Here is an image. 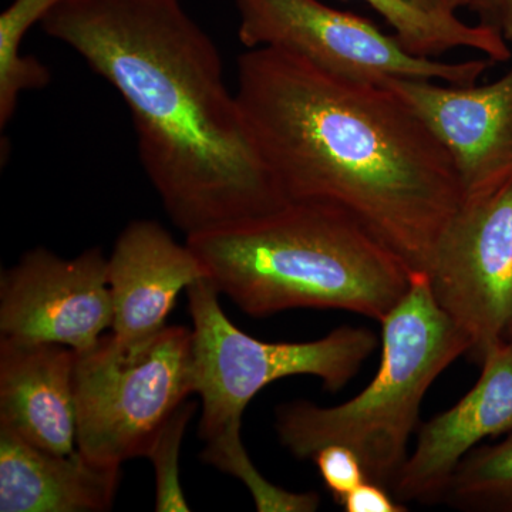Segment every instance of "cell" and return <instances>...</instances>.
<instances>
[{
    "instance_id": "cell-1",
    "label": "cell",
    "mask_w": 512,
    "mask_h": 512,
    "mask_svg": "<svg viewBox=\"0 0 512 512\" xmlns=\"http://www.w3.org/2000/svg\"><path fill=\"white\" fill-rule=\"evenodd\" d=\"M235 93L286 201L342 208L412 275L429 276L463 191L446 148L406 101L274 49L239 56Z\"/></svg>"
},
{
    "instance_id": "cell-2",
    "label": "cell",
    "mask_w": 512,
    "mask_h": 512,
    "mask_svg": "<svg viewBox=\"0 0 512 512\" xmlns=\"http://www.w3.org/2000/svg\"><path fill=\"white\" fill-rule=\"evenodd\" d=\"M40 26L120 94L141 165L185 237L289 202L225 82L214 40L183 0H64Z\"/></svg>"
},
{
    "instance_id": "cell-3",
    "label": "cell",
    "mask_w": 512,
    "mask_h": 512,
    "mask_svg": "<svg viewBox=\"0 0 512 512\" xmlns=\"http://www.w3.org/2000/svg\"><path fill=\"white\" fill-rule=\"evenodd\" d=\"M185 242L221 295L252 318L311 308L380 322L412 284L399 256L325 202L289 201Z\"/></svg>"
},
{
    "instance_id": "cell-4",
    "label": "cell",
    "mask_w": 512,
    "mask_h": 512,
    "mask_svg": "<svg viewBox=\"0 0 512 512\" xmlns=\"http://www.w3.org/2000/svg\"><path fill=\"white\" fill-rule=\"evenodd\" d=\"M382 357L372 382L353 399L333 407L308 400L279 404L275 430L298 460L326 446L355 451L367 480L389 488L409 457V441L431 384L458 357L466 336L434 301L426 275H412L402 301L382 320Z\"/></svg>"
},
{
    "instance_id": "cell-5",
    "label": "cell",
    "mask_w": 512,
    "mask_h": 512,
    "mask_svg": "<svg viewBox=\"0 0 512 512\" xmlns=\"http://www.w3.org/2000/svg\"><path fill=\"white\" fill-rule=\"evenodd\" d=\"M220 295L208 278L187 289L195 393L201 397L198 436L204 443L241 429L249 402L285 377L315 376L326 392H339L379 346L375 332L352 326H340L311 342H262L228 319Z\"/></svg>"
},
{
    "instance_id": "cell-6",
    "label": "cell",
    "mask_w": 512,
    "mask_h": 512,
    "mask_svg": "<svg viewBox=\"0 0 512 512\" xmlns=\"http://www.w3.org/2000/svg\"><path fill=\"white\" fill-rule=\"evenodd\" d=\"M192 393V330L165 326L133 346L101 336L92 348L76 352L77 450L106 466L147 457L164 424Z\"/></svg>"
},
{
    "instance_id": "cell-7",
    "label": "cell",
    "mask_w": 512,
    "mask_h": 512,
    "mask_svg": "<svg viewBox=\"0 0 512 512\" xmlns=\"http://www.w3.org/2000/svg\"><path fill=\"white\" fill-rule=\"evenodd\" d=\"M238 37L247 49H274L349 79L384 84L426 79L473 86L495 62H441L414 55L396 35L320 0H234Z\"/></svg>"
},
{
    "instance_id": "cell-8",
    "label": "cell",
    "mask_w": 512,
    "mask_h": 512,
    "mask_svg": "<svg viewBox=\"0 0 512 512\" xmlns=\"http://www.w3.org/2000/svg\"><path fill=\"white\" fill-rule=\"evenodd\" d=\"M434 301L481 365L512 329V180L466 201L441 238L429 276Z\"/></svg>"
},
{
    "instance_id": "cell-9",
    "label": "cell",
    "mask_w": 512,
    "mask_h": 512,
    "mask_svg": "<svg viewBox=\"0 0 512 512\" xmlns=\"http://www.w3.org/2000/svg\"><path fill=\"white\" fill-rule=\"evenodd\" d=\"M107 259L90 248L72 259L37 247L0 278V339L92 348L113 326Z\"/></svg>"
},
{
    "instance_id": "cell-10",
    "label": "cell",
    "mask_w": 512,
    "mask_h": 512,
    "mask_svg": "<svg viewBox=\"0 0 512 512\" xmlns=\"http://www.w3.org/2000/svg\"><path fill=\"white\" fill-rule=\"evenodd\" d=\"M453 161L463 202L478 200L512 180V64L493 83L453 86L426 79H392Z\"/></svg>"
},
{
    "instance_id": "cell-11",
    "label": "cell",
    "mask_w": 512,
    "mask_h": 512,
    "mask_svg": "<svg viewBox=\"0 0 512 512\" xmlns=\"http://www.w3.org/2000/svg\"><path fill=\"white\" fill-rule=\"evenodd\" d=\"M512 431V340L487 353L473 389L420 427L392 493L400 503H439L464 457L488 437Z\"/></svg>"
},
{
    "instance_id": "cell-12",
    "label": "cell",
    "mask_w": 512,
    "mask_h": 512,
    "mask_svg": "<svg viewBox=\"0 0 512 512\" xmlns=\"http://www.w3.org/2000/svg\"><path fill=\"white\" fill-rule=\"evenodd\" d=\"M113 338L133 346L167 326L178 295L208 278L190 245L178 244L157 221L137 220L121 231L107 259Z\"/></svg>"
},
{
    "instance_id": "cell-13",
    "label": "cell",
    "mask_w": 512,
    "mask_h": 512,
    "mask_svg": "<svg viewBox=\"0 0 512 512\" xmlns=\"http://www.w3.org/2000/svg\"><path fill=\"white\" fill-rule=\"evenodd\" d=\"M76 352L0 339V427L56 454L77 450Z\"/></svg>"
},
{
    "instance_id": "cell-14",
    "label": "cell",
    "mask_w": 512,
    "mask_h": 512,
    "mask_svg": "<svg viewBox=\"0 0 512 512\" xmlns=\"http://www.w3.org/2000/svg\"><path fill=\"white\" fill-rule=\"evenodd\" d=\"M121 467L79 450L56 454L0 427V511L103 512L113 507Z\"/></svg>"
},
{
    "instance_id": "cell-15",
    "label": "cell",
    "mask_w": 512,
    "mask_h": 512,
    "mask_svg": "<svg viewBox=\"0 0 512 512\" xmlns=\"http://www.w3.org/2000/svg\"><path fill=\"white\" fill-rule=\"evenodd\" d=\"M394 30L407 50L417 56L437 59L457 49L476 50L495 63L511 60L512 53L501 30L470 25L454 13L420 8L412 0H362Z\"/></svg>"
},
{
    "instance_id": "cell-16",
    "label": "cell",
    "mask_w": 512,
    "mask_h": 512,
    "mask_svg": "<svg viewBox=\"0 0 512 512\" xmlns=\"http://www.w3.org/2000/svg\"><path fill=\"white\" fill-rule=\"evenodd\" d=\"M64 0H13L0 15V127H8L20 96L50 82L49 69L36 57L23 55L29 30L42 25Z\"/></svg>"
},
{
    "instance_id": "cell-17",
    "label": "cell",
    "mask_w": 512,
    "mask_h": 512,
    "mask_svg": "<svg viewBox=\"0 0 512 512\" xmlns=\"http://www.w3.org/2000/svg\"><path fill=\"white\" fill-rule=\"evenodd\" d=\"M441 501L463 511L512 512V431L500 443L471 450Z\"/></svg>"
},
{
    "instance_id": "cell-18",
    "label": "cell",
    "mask_w": 512,
    "mask_h": 512,
    "mask_svg": "<svg viewBox=\"0 0 512 512\" xmlns=\"http://www.w3.org/2000/svg\"><path fill=\"white\" fill-rule=\"evenodd\" d=\"M201 460L241 480L259 512H313L319 508L318 493H289L259 473L242 443L241 429L227 430L205 441Z\"/></svg>"
},
{
    "instance_id": "cell-19",
    "label": "cell",
    "mask_w": 512,
    "mask_h": 512,
    "mask_svg": "<svg viewBox=\"0 0 512 512\" xmlns=\"http://www.w3.org/2000/svg\"><path fill=\"white\" fill-rule=\"evenodd\" d=\"M197 412V404L185 402L175 410L163 429L157 434L147 458L156 473V511H191L180 481V451L188 423Z\"/></svg>"
},
{
    "instance_id": "cell-20",
    "label": "cell",
    "mask_w": 512,
    "mask_h": 512,
    "mask_svg": "<svg viewBox=\"0 0 512 512\" xmlns=\"http://www.w3.org/2000/svg\"><path fill=\"white\" fill-rule=\"evenodd\" d=\"M323 483L339 505L356 487L367 480L362 461L355 451L339 444L320 448L312 457Z\"/></svg>"
},
{
    "instance_id": "cell-21",
    "label": "cell",
    "mask_w": 512,
    "mask_h": 512,
    "mask_svg": "<svg viewBox=\"0 0 512 512\" xmlns=\"http://www.w3.org/2000/svg\"><path fill=\"white\" fill-rule=\"evenodd\" d=\"M346 512H404L406 505L394 497L389 488L366 480L342 501Z\"/></svg>"
},
{
    "instance_id": "cell-22",
    "label": "cell",
    "mask_w": 512,
    "mask_h": 512,
    "mask_svg": "<svg viewBox=\"0 0 512 512\" xmlns=\"http://www.w3.org/2000/svg\"><path fill=\"white\" fill-rule=\"evenodd\" d=\"M503 5L504 0H471L470 10L476 13L478 22L498 29Z\"/></svg>"
},
{
    "instance_id": "cell-23",
    "label": "cell",
    "mask_w": 512,
    "mask_h": 512,
    "mask_svg": "<svg viewBox=\"0 0 512 512\" xmlns=\"http://www.w3.org/2000/svg\"><path fill=\"white\" fill-rule=\"evenodd\" d=\"M420 8L458 15L461 9H470L471 0H412Z\"/></svg>"
},
{
    "instance_id": "cell-24",
    "label": "cell",
    "mask_w": 512,
    "mask_h": 512,
    "mask_svg": "<svg viewBox=\"0 0 512 512\" xmlns=\"http://www.w3.org/2000/svg\"><path fill=\"white\" fill-rule=\"evenodd\" d=\"M498 29L503 33L505 40L512 43V0H504Z\"/></svg>"
},
{
    "instance_id": "cell-25",
    "label": "cell",
    "mask_w": 512,
    "mask_h": 512,
    "mask_svg": "<svg viewBox=\"0 0 512 512\" xmlns=\"http://www.w3.org/2000/svg\"><path fill=\"white\" fill-rule=\"evenodd\" d=\"M510 339L512 340V329H511V333H510Z\"/></svg>"
}]
</instances>
